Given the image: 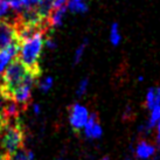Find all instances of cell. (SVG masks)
<instances>
[{"instance_id":"obj_1","label":"cell","mask_w":160,"mask_h":160,"mask_svg":"<svg viewBox=\"0 0 160 160\" xmlns=\"http://www.w3.org/2000/svg\"><path fill=\"white\" fill-rule=\"evenodd\" d=\"M46 36H47V32H40L19 43L20 48H19L18 58L25 64L28 71L35 74L39 77L41 75L39 60L43 49Z\"/></svg>"},{"instance_id":"obj_2","label":"cell","mask_w":160,"mask_h":160,"mask_svg":"<svg viewBox=\"0 0 160 160\" xmlns=\"http://www.w3.org/2000/svg\"><path fill=\"white\" fill-rule=\"evenodd\" d=\"M23 142L25 130L19 118L7 122L0 130V148L8 157L23 147Z\"/></svg>"},{"instance_id":"obj_3","label":"cell","mask_w":160,"mask_h":160,"mask_svg":"<svg viewBox=\"0 0 160 160\" xmlns=\"http://www.w3.org/2000/svg\"><path fill=\"white\" fill-rule=\"evenodd\" d=\"M144 105L148 111L147 124L151 126L153 131L158 123H160V87L153 85L148 88L145 95Z\"/></svg>"},{"instance_id":"obj_4","label":"cell","mask_w":160,"mask_h":160,"mask_svg":"<svg viewBox=\"0 0 160 160\" xmlns=\"http://www.w3.org/2000/svg\"><path fill=\"white\" fill-rule=\"evenodd\" d=\"M38 78H39V76H36L35 74L29 71L27 74L26 78L23 80V82L15 89V91L12 95V98L21 109V111H26V109L31 103L32 89H33L34 84L38 82Z\"/></svg>"},{"instance_id":"obj_5","label":"cell","mask_w":160,"mask_h":160,"mask_svg":"<svg viewBox=\"0 0 160 160\" xmlns=\"http://www.w3.org/2000/svg\"><path fill=\"white\" fill-rule=\"evenodd\" d=\"M89 110L80 103H72L68 108L69 124L75 132H80L84 129L85 124L89 119Z\"/></svg>"},{"instance_id":"obj_6","label":"cell","mask_w":160,"mask_h":160,"mask_svg":"<svg viewBox=\"0 0 160 160\" xmlns=\"http://www.w3.org/2000/svg\"><path fill=\"white\" fill-rule=\"evenodd\" d=\"M159 151V146L156 142L147 140L146 138H140L136 146L132 148V156L137 160H153Z\"/></svg>"},{"instance_id":"obj_7","label":"cell","mask_w":160,"mask_h":160,"mask_svg":"<svg viewBox=\"0 0 160 160\" xmlns=\"http://www.w3.org/2000/svg\"><path fill=\"white\" fill-rule=\"evenodd\" d=\"M17 40V26L13 19H0V50Z\"/></svg>"},{"instance_id":"obj_8","label":"cell","mask_w":160,"mask_h":160,"mask_svg":"<svg viewBox=\"0 0 160 160\" xmlns=\"http://www.w3.org/2000/svg\"><path fill=\"white\" fill-rule=\"evenodd\" d=\"M84 136L88 139L96 140L103 136V129L99 124V118H98L97 112H92L89 115V119L85 124L84 129Z\"/></svg>"},{"instance_id":"obj_9","label":"cell","mask_w":160,"mask_h":160,"mask_svg":"<svg viewBox=\"0 0 160 160\" xmlns=\"http://www.w3.org/2000/svg\"><path fill=\"white\" fill-rule=\"evenodd\" d=\"M19 48H20L19 42L14 41L13 43H11L8 47L0 50V76L2 75V72L5 71V69L7 68L9 63L12 62L14 58H18Z\"/></svg>"},{"instance_id":"obj_10","label":"cell","mask_w":160,"mask_h":160,"mask_svg":"<svg viewBox=\"0 0 160 160\" xmlns=\"http://www.w3.org/2000/svg\"><path fill=\"white\" fill-rule=\"evenodd\" d=\"M67 11H68L67 6H63V7H60V8H54L48 19L49 27L50 28H56V27L62 26Z\"/></svg>"},{"instance_id":"obj_11","label":"cell","mask_w":160,"mask_h":160,"mask_svg":"<svg viewBox=\"0 0 160 160\" xmlns=\"http://www.w3.org/2000/svg\"><path fill=\"white\" fill-rule=\"evenodd\" d=\"M35 9L41 19L48 21L49 17L54 9V0H39V2L35 6Z\"/></svg>"},{"instance_id":"obj_12","label":"cell","mask_w":160,"mask_h":160,"mask_svg":"<svg viewBox=\"0 0 160 160\" xmlns=\"http://www.w3.org/2000/svg\"><path fill=\"white\" fill-rule=\"evenodd\" d=\"M67 8L71 13H84L88 11V5L84 0H68Z\"/></svg>"},{"instance_id":"obj_13","label":"cell","mask_w":160,"mask_h":160,"mask_svg":"<svg viewBox=\"0 0 160 160\" xmlns=\"http://www.w3.org/2000/svg\"><path fill=\"white\" fill-rule=\"evenodd\" d=\"M8 160H34V153L31 150H26L25 147H21L20 150H18L14 154L9 157Z\"/></svg>"},{"instance_id":"obj_14","label":"cell","mask_w":160,"mask_h":160,"mask_svg":"<svg viewBox=\"0 0 160 160\" xmlns=\"http://www.w3.org/2000/svg\"><path fill=\"white\" fill-rule=\"evenodd\" d=\"M110 42H111V45L113 47H117V46L120 43V41H122V35H120L119 33V27H118V23L117 22H113L110 27Z\"/></svg>"},{"instance_id":"obj_15","label":"cell","mask_w":160,"mask_h":160,"mask_svg":"<svg viewBox=\"0 0 160 160\" xmlns=\"http://www.w3.org/2000/svg\"><path fill=\"white\" fill-rule=\"evenodd\" d=\"M87 46H88V39H84L75 50V54H74V64H78L81 62L82 58L84 56V52L87 49Z\"/></svg>"},{"instance_id":"obj_16","label":"cell","mask_w":160,"mask_h":160,"mask_svg":"<svg viewBox=\"0 0 160 160\" xmlns=\"http://www.w3.org/2000/svg\"><path fill=\"white\" fill-rule=\"evenodd\" d=\"M38 84H39V90H40L41 92L47 93L49 90L52 89V87H53L54 78L52 76H47V77H45L42 81H40Z\"/></svg>"},{"instance_id":"obj_17","label":"cell","mask_w":160,"mask_h":160,"mask_svg":"<svg viewBox=\"0 0 160 160\" xmlns=\"http://www.w3.org/2000/svg\"><path fill=\"white\" fill-rule=\"evenodd\" d=\"M88 87H89V78L85 77V78H82L81 82L77 85V89H76V96L77 97H82L84 96L87 91H88Z\"/></svg>"},{"instance_id":"obj_18","label":"cell","mask_w":160,"mask_h":160,"mask_svg":"<svg viewBox=\"0 0 160 160\" xmlns=\"http://www.w3.org/2000/svg\"><path fill=\"white\" fill-rule=\"evenodd\" d=\"M9 9V5L6 0H0V19H4L7 15Z\"/></svg>"},{"instance_id":"obj_19","label":"cell","mask_w":160,"mask_h":160,"mask_svg":"<svg viewBox=\"0 0 160 160\" xmlns=\"http://www.w3.org/2000/svg\"><path fill=\"white\" fill-rule=\"evenodd\" d=\"M45 43L49 49H55V48H56V46H58V45H56V41L54 40L52 36H46Z\"/></svg>"},{"instance_id":"obj_20","label":"cell","mask_w":160,"mask_h":160,"mask_svg":"<svg viewBox=\"0 0 160 160\" xmlns=\"http://www.w3.org/2000/svg\"><path fill=\"white\" fill-rule=\"evenodd\" d=\"M153 132H154V142H156L157 145L160 147V123L157 124Z\"/></svg>"},{"instance_id":"obj_21","label":"cell","mask_w":160,"mask_h":160,"mask_svg":"<svg viewBox=\"0 0 160 160\" xmlns=\"http://www.w3.org/2000/svg\"><path fill=\"white\" fill-rule=\"evenodd\" d=\"M68 0H54V8H60L63 6H67Z\"/></svg>"},{"instance_id":"obj_22","label":"cell","mask_w":160,"mask_h":160,"mask_svg":"<svg viewBox=\"0 0 160 160\" xmlns=\"http://www.w3.org/2000/svg\"><path fill=\"white\" fill-rule=\"evenodd\" d=\"M33 111H34V113H35V115H39V113H40L41 112V107L40 105H39V104H33Z\"/></svg>"},{"instance_id":"obj_23","label":"cell","mask_w":160,"mask_h":160,"mask_svg":"<svg viewBox=\"0 0 160 160\" xmlns=\"http://www.w3.org/2000/svg\"><path fill=\"white\" fill-rule=\"evenodd\" d=\"M125 160H137V159H136V158H134V157L132 156V154H131V156H128V157H126V159H125Z\"/></svg>"},{"instance_id":"obj_24","label":"cell","mask_w":160,"mask_h":160,"mask_svg":"<svg viewBox=\"0 0 160 160\" xmlns=\"http://www.w3.org/2000/svg\"><path fill=\"white\" fill-rule=\"evenodd\" d=\"M56 160H64V158H62V157H58V158Z\"/></svg>"},{"instance_id":"obj_25","label":"cell","mask_w":160,"mask_h":160,"mask_svg":"<svg viewBox=\"0 0 160 160\" xmlns=\"http://www.w3.org/2000/svg\"><path fill=\"white\" fill-rule=\"evenodd\" d=\"M102 160H110V159H109V158H108V157H104V158H103Z\"/></svg>"},{"instance_id":"obj_26","label":"cell","mask_w":160,"mask_h":160,"mask_svg":"<svg viewBox=\"0 0 160 160\" xmlns=\"http://www.w3.org/2000/svg\"><path fill=\"white\" fill-rule=\"evenodd\" d=\"M0 96H1V93H0Z\"/></svg>"},{"instance_id":"obj_27","label":"cell","mask_w":160,"mask_h":160,"mask_svg":"<svg viewBox=\"0 0 160 160\" xmlns=\"http://www.w3.org/2000/svg\"><path fill=\"white\" fill-rule=\"evenodd\" d=\"M6 1H7V0H6Z\"/></svg>"}]
</instances>
